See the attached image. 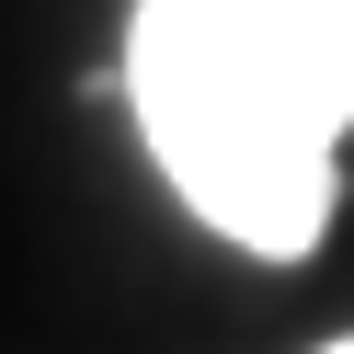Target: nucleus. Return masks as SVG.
Wrapping results in <instances>:
<instances>
[{
  "label": "nucleus",
  "mask_w": 354,
  "mask_h": 354,
  "mask_svg": "<svg viewBox=\"0 0 354 354\" xmlns=\"http://www.w3.org/2000/svg\"><path fill=\"white\" fill-rule=\"evenodd\" d=\"M331 354H354V343H331Z\"/></svg>",
  "instance_id": "f03ea898"
},
{
  "label": "nucleus",
  "mask_w": 354,
  "mask_h": 354,
  "mask_svg": "<svg viewBox=\"0 0 354 354\" xmlns=\"http://www.w3.org/2000/svg\"><path fill=\"white\" fill-rule=\"evenodd\" d=\"M138 126L240 252H308L354 138V0H138Z\"/></svg>",
  "instance_id": "f257e3e1"
}]
</instances>
